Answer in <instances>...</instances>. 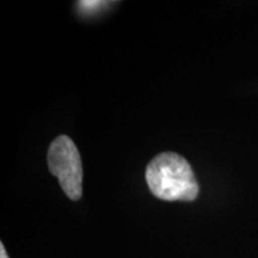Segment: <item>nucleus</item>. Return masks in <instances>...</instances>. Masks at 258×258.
Masks as SVG:
<instances>
[{
	"instance_id": "2",
	"label": "nucleus",
	"mask_w": 258,
	"mask_h": 258,
	"mask_svg": "<svg viewBox=\"0 0 258 258\" xmlns=\"http://www.w3.org/2000/svg\"><path fill=\"white\" fill-rule=\"evenodd\" d=\"M48 167L57 177L61 188L67 196L77 201L83 195V165L79 151L72 139L60 135L48 150Z\"/></svg>"
},
{
	"instance_id": "1",
	"label": "nucleus",
	"mask_w": 258,
	"mask_h": 258,
	"mask_svg": "<svg viewBox=\"0 0 258 258\" xmlns=\"http://www.w3.org/2000/svg\"><path fill=\"white\" fill-rule=\"evenodd\" d=\"M146 182L156 198L165 201H194L199 184L190 164L179 154H158L146 167Z\"/></svg>"
},
{
	"instance_id": "4",
	"label": "nucleus",
	"mask_w": 258,
	"mask_h": 258,
	"mask_svg": "<svg viewBox=\"0 0 258 258\" xmlns=\"http://www.w3.org/2000/svg\"><path fill=\"white\" fill-rule=\"evenodd\" d=\"M0 258H9L8 253H6V250L4 247V244H0Z\"/></svg>"
},
{
	"instance_id": "3",
	"label": "nucleus",
	"mask_w": 258,
	"mask_h": 258,
	"mask_svg": "<svg viewBox=\"0 0 258 258\" xmlns=\"http://www.w3.org/2000/svg\"><path fill=\"white\" fill-rule=\"evenodd\" d=\"M79 4H80V8L84 10H88V11L90 12L93 9L101 8L103 4H106V3H104V2H82V3H79Z\"/></svg>"
}]
</instances>
